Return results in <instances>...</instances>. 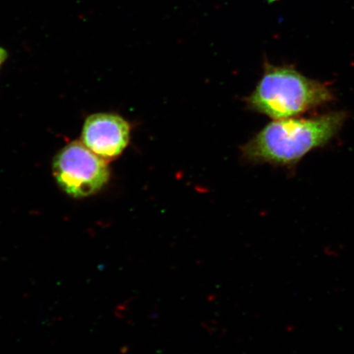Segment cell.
I'll return each mask as SVG.
<instances>
[{"mask_svg": "<svg viewBox=\"0 0 354 354\" xmlns=\"http://www.w3.org/2000/svg\"><path fill=\"white\" fill-rule=\"evenodd\" d=\"M347 118L346 112L335 111L311 118L278 119L243 146V157L253 163L295 168L308 153L328 145Z\"/></svg>", "mask_w": 354, "mask_h": 354, "instance_id": "cell-1", "label": "cell"}, {"mask_svg": "<svg viewBox=\"0 0 354 354\" xmlns=\"http://www.w3.org/2000/svg\"><path fill=\"white\" fill-rule=\"evenodd\" d=\"M330 88L308 78L294 65H274L264 61L263 74L247 99L254 112L278 119L299 116L334 101Z\"/></svg>", "mask_w": 354, "mask_h": 354, "instance_id": "cell-2", "label": "cell"}, {"mask_svg": "<svg viewBox=\"0 0 354 354\" xmlns=\"http://www.w3.org/2000/svg\"><path fill=\"white\" fill-rule=\"evenodd\" d=\"M53 171L59 187L75 198L98 192L110 176L105 160L81 141H74L61 150L55 158Z\"/></svg>", "mask_w": 354, "mask_h": 354, "instance_id": "cell-3", "label": "cell"}, {"mask_svg": "<svg viewBox=\"0 0 354 354\" xmlns=\"http://www.w3.org/2000/svg\"><path fill=\"white\" fill-rule=\"evenodd\" d=\"M130 126L118 115L96 113L84 124L82 142L104 160L120 155L130 140Z\"/></svg>", "mask_w": 354, "mask_h": 354, "instance_id": "cell-4", "label": "cell"}, {"mask_svg": "<svg viewBox=\"0 0 354 354\" xmlns=\"http://www.w3.org/2000/svg\"><path fill=\"white\" fill-rule=\"evenodd\" d=\"M8 57V53L3 48L0 47V66L6 62Z\"/></svg>", "mask_w": 354, "mask_h": 354, "instance_id": "cell-5", "label": "cell"}, {"mask_svg": "<svg viewBox=\"0 0 354 354\" xmlns=\"http://www.w3.org/2000/svg\"><path fill=\"white\" fill-rule=\"evenodd\" d=\"M266 1H267L268 3L271 4V3L279 1V0H266Z\"/></svg>", "mask_w": 354, "mask_h": 354, "instance_id": "cell-6", "label": "cell"}]
</instances>
